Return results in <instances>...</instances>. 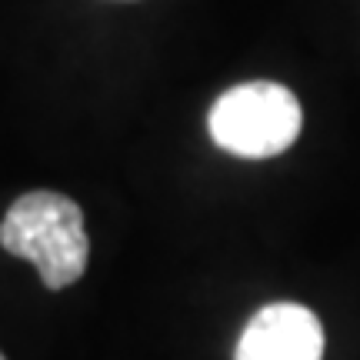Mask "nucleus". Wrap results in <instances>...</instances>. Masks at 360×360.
Masks as SVG:
<instances>
[{"instance_id": "obj_3", "label": "nucleus", "mask_w": 360, "mask_h": 360, "mask_svg": "<svg viewBox=\"0 0 360 360\" xmlns=\"http://www.w3.org/2000/svg\"><path fill=\"white\" fill-rule=\"evenodd\" d=\"M323 327L300 304H267L257 310L237 340V360H321Z\"/></svg>"}, {"instance_id": "obj_4", "label": "nucleus", "mask_w": 360, "mask_h": 360, "mask_svg": "<svg viewBox=\"0 0 360 360\" xmlns=\"http://www.w3.org/2000/svg\"><path fill=\"white\" fill-rule=\"evenodd\" d=\"M0 360H7V357H4V354H0Z\"/></svg>"}, {"instance_id": "obj_2", "label": "nucleus", "mask_w": 360, "mask_h": 360, "mask_svg": "<svg viewBox=\"0 0 360 360\" xmlns=\"http://www.w3.org/2000/svg\"><path fill=\"white\" fill-rule=\"evenodd\" d=\"M304 124L294 90L274 80H247L220 94L210 107L207 127L220 150L247 160L283 154Z\"/></svg>"}, {"instance_id": "obj_1", "label": "nucleus", "mask_w": 360, "mask_h": 360, "mask_svg": "<svg viewBox=\"0 0 360 360\" xmlns=\"http://www.w3.org/2000/svg\"><path fill=\"white\" fill-rule=\"evenodd\" d=\"M0 247L37 267L44 287L64 290L87 270L90 240L84 210L57 191H30L17 197L0 224Z\"/></svg>"}]
</instances>
